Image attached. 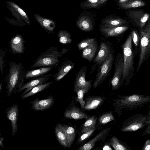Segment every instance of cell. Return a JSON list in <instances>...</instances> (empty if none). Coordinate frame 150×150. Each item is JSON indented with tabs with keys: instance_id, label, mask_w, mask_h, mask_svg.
<instances>
[{
	"instance_id": "obj_1",
	"label": "cell",
	"mask_w": 150,
	"mask_h": 150,
	"mask_svg": "<svg viewBox=\"0 0 150 150\" xmlns=\"http://www.w3.org/2000/svg\"><path fill=\"white\" fill-rule=\"evenodd\" d=\"M113 100V106L118 115L123 112L141 108L150 105V96L134 94L130 95H118Z\"/></svg>"
},
{
	"instance_id": "obj_2",
	"label": "cell",
	"mask_w": 150,
	"mask_h": 150,
	"mask_svg": "<svg viewBox=\"0 0 150 150\" xmlns=\"http://www.w3.org/2000/svg\"><path fill=\"white\" fill-rule=\"evenodd\" d=\"M25 72L21 63L10 62L8 72L6 76L7 96H10L13 93L16 94L24 83Z\"/></svg>"
},
{
	"instance_id": "obj_3",
	"label": "cell",
	"mask_w": 150,
	"mask_h": 150,
	"mask_svg": "<svg viewBox=\"0 0 150 150\" xmlns=\"http://www.w3.org/2000/svg\"><path fill=\"white\" fill-rule=\"evenodd\" d=\"M131 32L122 45L124 57V70L123 79L125 81V86L128 85L134 76L135 68L134 60L135 55L132 46Z\"/></svg>"
},
{
	"instance_id": "obj_4",
	"label": "cell",
	"mask_w": 150,
	"mask_h": 150,
	"mask_svg": "<svg viewBox=\"0 0 150 150\" xmlns=\"http://www.w3.org/2000/svg\"><path fill=\"white\" fill-rule=\"evenodd\" d=\"M69 50L68 49L62 48L59 52L57 47H51L38 56L30 68L56 67L60 62L58 58L63 56Z\"/></svg>"
},
{
	"instance_id": "obj_5",
	"label": "cell",
	"mask_w": 150,
	"mask_h": 150,
	"mask_svg": "<svg viewBox=\"0 0 150 150\" xmlns=\"http://www.w3.org/2000/svg\"><path fill=\"white\" fill-rule=\"evenodd\" d=\"M139 58L136 68L138 72L142 64L150 57V21L139 31Z\"/></svg>"
},
{
	"instance_id": "obj_6",
	"label": "cell",
	"mask_w": 150,
	"mask_h": 150,
	"mask_svg": "<svg viewBox=\"0 0 150 150\" xmlns=\"http://www.w3.org/2000/svg\"><path fill=\"white\" fill-rule=\"evenodd\" d=\"M147 115L137 114L130 116L125 120L122 125L120 130L123 132H133L148 126Z\"/></svg>"
},
{
	"instance_id": "obj_7",
	"label": "cell",
	"mask_w": 150,
	"mask_h": 150,
	"mask_svg": "<svg viewBox=\"0 0 150 150\" xmlns=\"http://www.w3.org/2000/svg\"><path fill=\"white\" fill-rule=\"evenodd\" d=\"M115 62V69L110 83L113 91L119 90L125 81L123 79L124 70V57L123 53L118 52Z\"/></svg>"
},
{
	"instance_id": "obj_8",
	"label": "cell",
	"mask_w": 150,
	"mask_h": 150,
	"mask_svg": "<svg viewBox=\"0 0 150 150\" xmlns=\"http://www.w3.org/2000/svg\"><path fill=\"white\" fill-rule=\"evenodd\" d=\"M114 51L113 50L106 59L100 65L98 70L93 87L96 88L105 79L111 70L114 61Z\"/></svg>"
},
{
	"instance_id": "obj_9",
	"label": "cell",
	"mask_w": 150,
	"mask_h": 150,
	"mask_svg": "<svg viewBox=\"0 0 150 150\" xmlns=\"http://www.w3.org/2000/svg\"><path fill=\"white\" fill-rule=\"evenodd\" d=\"M76 24L80 30L89 32L93 30L95 23L94 18L90 14L87 12H83L78 17Z\"/></svg>"
},
{
	"instance_id": "obj_10",
	"label": "cell",
	"mask_w": 150,
	"mask_h": 150,
	"mask_svg": "<svg viewBox=\"0 0 150 150\" xmlns=\"http://www.w3.org/2000/svg\"><path fill=\"white\" fill-rule=\"evenodd\" d=\"M87 70V67L83 66L80 69L77 73L74 85V91L76 93L81 89L91 87L92 81H86V80Z\"/></svg>"
},
{
	"instance_id": "obj_11",
	"label": "cell",
	"mask_w": 150,
	"mask_h": 150,
	"mask_svg": "<svg viewBox=\"0 0 150 150\" xmlns=\"http://www.w3.org/2000/svg\"><path fill=\"white\" fill-rule=\"evenodd\" d=\"M128 28V27L125 25L111 26L100 24L99 30L105 38H107L119 36L125 32Z\"/></svg>"
},
{
	"instance_id": "obj_12",
	"label": "cell",
	"mask_w": 150,
	"mask_h": 150,
	"mask_svg": "<svg viewBox=\"0 0 150 150\" xmlns=\"http://www.w3.org/2000/svg\"><path fill=\"white\" fill-rule=\"evenodd\" d=\"M63 116L65 119L75 120L86 119L90 116L76 105L74 102L71 103L66 108Z\"/></svg>"
},
{
	"instance_id": "obj_13",
	"label": "cell",
	"mask_w": 150,
	"mask_h": 150,
	"mask_svg": "<svg viewBox=\"0 0 150 150\" xmlns=\"http://www.w3.org/2000/svg\"><path fill=\"white\" fill-rule=\"evenodd\" d=\"M19 107V106L18 104L13 103L5 111L6 117L11 122L13 136L15 135L18 130L17 120L18 116Z\"/></svg>"
},
{
	"instance_id": "obj_14",
	"label": "cell",
	"mask_w": 150,
	"mask_h": 150,
	"mask_svg": "<svg viewBox=\"0 0 150 150\" xmlns=\"http://www.w3.org/2000/svg\"><path fill=\"white\" fill-rule=\"evenodd\" d=\"M52 74H44L34 79L25 83H24L21 87L17 91V92L18 93L25 89L20 96V98L23 95L28 92L34 87L46 83V82L50 77L52 76Z\"/></svg>"
},
{
	"instance_id": "obj_15",
	"label": "cell",
	"mask_w": 150,
	"mask_h": 150,
	"mask_svg": "<svg viewBox=\"0 0 150 150\" xmlns=\"http://www.w3.org/2000/svg\"><path fill=\"white\" fill-rule=\"evenodd\" d=\"M113 50L111 44L109 42H102L99 50L94 60V63L97 65H100Z\"/></svg>"
},
{
	"instance_id": "obj_16",
	"label": "cell",
	"mask_w": 150,
	"mask_h": 150,
	"mask_svg": "<svg viewBox=\"0 0 150 150\" xmlns=\"http://www.w3.org/2000/svg\"><path fill=\"white\" fill-rule=\"evenodd\" d=\"M54 103V99L52 95L48 96L44 99L39 100L38 97L30 103L32 105V109L35 111L46 110L52 107Z\"/></svg>"
},
{
	"instance_id": "obj_17",
	"label": "cell",
	"mask_w": 150,
	"mask_h": 150,
	"mask_svg": "<svg viewBox=\"0 0 150 150\" xmlns=\"http://www.w3.org/2000/svg\"><path fill=\"white\" fill-rule=\"evenodd\" d=\"M11 50L14 54H23L25 52V41L22 36L17 34L13 37L9 42Z\"/></svg>"
},
{
	"instance_id": "obj_18",
	"label": "cell",
	"mask_w": 150,
	"mask_h": 150,
	"mask_svg": "<svg viewBox=\"0 0 150 150\" xmlns=\"http://www.w3.org/2000/svg\"><path fill=\"white\" fill-rule=\"evenodd\" d=\"M111 128H108L102 129L97 135L88 142L77 149L78 150H90L95 146L96 142L104 141L109 134Z\"/></svg>"
},
{
	"instance_id": "obj_19",
	"label": "cell",
	"mask_w": 150,
	"mask_h": 150,
	"mask_svg": "<svg viewBox=\"0 0 150 150\" xmlns=\"http://www.w3.org/2000/svg\"><path fill=\"white\" fill-rule=\"evenodd\" d=\"M75 63L70 59L63 62L57 72L52 74L56 81H58L64 77L74 67Z\"/></svg>"
},
{
	"instance_id": "obj_20",
	"label": "cell",
	"mask_w": 150,
	"mask_h": 150,
	"mask_svg": "<svg viewBox=\"0 0 150 150\" xmlns=\"http://www.w3.org/2000/svg\"><path fill=\"white\" fill-rule=\"evenodd\" d=\"M105 98L101 96H91L84 100L85 103L83 109L86 110L96 109L102 105Z\"/></svg>"
},
{
	"instance_id": "obj_21",
	"label": "cell",
	"mask_w": 150,
	"mask_h": 150,
	"mask_svg": "<svg viewBox=\"0 0 150 150\" xmlns=\"http://www.w3.org/2000/svg\"><path fill=\"white\" fill-rule=\"evenodd\" d=\"M34 17L41 26L47 32L52 33L55 27V22L49 18L43 17L38 14H35Z\"/></svg>"
},
{
	"instance_id": "obj_22",
	"label": "cell",
	"mask_w": 150,
	"mask_h": 150,
	"mask_svg": "<svg viewBox=\"0 0 150 150\" xmlns=\"http://www.w3.org/2000/svg\"><path fill=\"white\" fill-rule=\"evenodd\" d=\"M55 133L57 139L60 144L64 147L70 148L66 132L62 124L60 123L56 125Z\"/></svg>"
},
{
	"instance_id": "obj_23",
	"label": "cell",
	"mask_w": 150,
	"mask_h": 150,
	"mask_svg": "<svg viewBox=\"0 0 150 150\" xmlns=\"http://www.w3.org/2000/svg\"><path fill=\"white\" fill-rule=\"evenodd\" d=\"M98 43L96 39L90 45L83 50L82 58L91 62L95 55Z\"/></svg>"
},
{
	"instance_id": "obj_24",
	"label": "cell",
	"mask_w": 150,
	"mask_h": 150,
	"mask_svg": "<svg viewBox=\"0 0 150 150\" xmlns=\"http://www.w3.org/2000/svg\"><path fill=\"white\" fill-rule=\"evenodd\" d=\"M52 67H43L39 68L31 69L25 71V79H29L40 76L49 72Z\"/></svg>"
},
{
	"instance_id": "obj_25",
	"label": "cell",
	"mask_w": 150,
	"mask_h": 150,
	"mask_svg": "<svg viewBox=\"0 0 150 150\" xmlns=\"http://www.w3.org/2000/svg\"><path fill=\"white\" fill-rule=\"evenodd\" d=\"M125 22L122 18L110 15L102 19L100 24L109 26H118L123 25Z\"/></svg>"
},
{
	"instance_id": "obj_26",
	"label": "cell",
	"mask_w": 150,
	"mask_h": 150,
	"mask_svg": "<svg viewBox=\"0 0 150 150\" xmlns=\"http://www.w3.org/2000/svg\"><path fill=\"white\" fill-rule=\"evenodd\" d=\"M107 144L112 146L115 150H131V148L125 142L113 136L108 141Z\"/></svg>"
},
{
	"instance_id": "obj_27",
	"label": "cell",
	"mask_w": 150,
	"mask_h": 150,
	"mask_svg": "<svg viewBox=\"0 0 150 150\" xmlns=\"http://www.w3.org/2000/svg\"><path fill=\"white\" fill-rule=\"evenodd\" d=\"M53 83V81H52L47 82L45 84L36 86L33 87L28 92L21 97L20 98L22 99H24L33 96L39 92L43 91L49 87Z\"/></svg>"
},
{
	"instance_id": "obj_28",
	"label": "cell",
	"mask_w": 150,
	"mask_h": 150,
	"mask_svg": "<svg viewBox=\"0 0 150 150\" xmlns=\"http://www.w3.org/2000/svg\"><path fill=\"white\" fill-rule=\"evenodd\" d=\"M6 3L12 7L19 15L21 19L29 25H30V22L26 13L18 5L10 1H6Z\"/></svg>"
},
{
	"instance_id": "obj_29",
	"label": "cell",
	"mask_w": 150,
	"mask_h": 150,
	"mask_svg": "<svg viewBox=\"0 0 150 150\" xmlns=\"http://www.w3.org/2000/svg\"><path fill=\"white\" fill-rule=\"evenodd\" d=\"M97 117L96 115L90 116L83 124L81 134L95 128Z\"/></svg>"
},
{
	"instance_id": "obj_30",
	"label": "cell",
	"mask_w": 150,
	"mask_h": 150,
	"mask_svg": "<svg viewBox=\"0 0 150 150\" xmlns=\"http://www.w3.org/2000/svg\"><path fill=\"white\" fill-rule=\"evenodd\" d=\"M67 135L70 147L72 145L76 137V131L72 126L64 124H62Z\"/></svg>"
},
{
	"instance_id": "obj_31",
	"label": "cell",
	"mask_w": 150,
	"mask_h": 150,
	"mask_svg": "<svg viewBox=\"0 0 150 150\" xmlns=\"http://www.w3.org/2000/svg\"><path fill=\"white\" fill-rule=\"evenodd\" d=\"M57 37L58 41L62 44H69L72 41L70 33L68 31L65 30H60L58 33Z\"/></svg>"
},
{
	"instance_id": "obj_32",
	"label": "cell",
	"mask_w": 150,
	"mask_h": 150,
	"mask_svg": "<svg viewBox=\"0 0 150 150\" xmlns=\"http://www.w3.org/2000/svg\"><path fill=\"white\" fill-rule=\"evenodd\" d=\"M115 120V117L111 111L103 113L99 116L98 119V124L100 125H105Z\"/></svg>"
},
{
	"instance_id": "obj_33",
	"label": "cell",
	"mask_w": 150,
	"mask_h": 150,
	"mask_svg": "<svg viewBox=\"0 0 150 150\" xmlns=\"http://www.w3.org/2000/svg\"><path fill=\"white\" fill-rule=\"evenodd\" d=\"M91 87L85 88L81 89L76 92L77 97L75 98V100L77 102H79L80 104L81 108L83 109L85 102L83 100L84 95L87 93L91 88Z\"/></svg>"
},
{
	"instance_id": "obj_34",
	"label": "cell",
	"mask_w": 150,
	"mask_h": 150,
	"mask_svg": "<svg viewBox=\"0 0 150 150\" xmlns=\"http://www.w3.org/2000/svg\"><path fill=\"white\" fill-rule=\"evenodd\" d=\"M145 5V3L141 0H134L128 1L126 3L119 5L123 8L128 9L141 7Z\"/></svg>"
},
{
	"instance_id": "obj_35",
	"label": "cell",
	"mask_w": 150,
	"mask_h": 150,
	"mask_svg": "<svg viewBox=\"0 0 150 150\" xmlns=\"http://www.w3.org/2000/svg\"><path fill=\"white\" fill-rule=\"evenodd\" d=\"M100 0H85L81 2L80 6L84 9H89L92 8H97Z\"/></svg>"
},
{
	"instance_id": "obj_36",
	"label": "cell",
	"mask_w": 150,
	"mask_h": 150,
	"mask_svg": "<svg viewBox=\"0 0 150 150\" xmlns=\"http://www.w3.org/2000/svg\"><path fill=\"white\" fill-rule=\"evenodd\" d=\"M132 40L134 45L135 49L134 52L136 54L139 50L140 42L139 34L137 31L133 30L131 32Z\"/></svg>"
},
{
	"instance_id": "obj_37",
	"label": "cell",
	"mask_w": 150,
	"mask_h": 150,
	"mask_svg": "<svg viewBox=\"0 0 150 150\" xmlns=\"http://www.w3.org/2000/svg\"><path fill=\"white\" fill-rule=\"evenodd\" d=\"M95 38H87L81 40L77 45L79 50H83L90 45L95 40Z\"/></svg>"
},
{
	"instance_id": "obj_38",
	"label": "cell",
	"mask_w": 150,
	"mask_h": 150,
	"mask_svg": "<svg viewBox=\"0 0 150 150\" xmlns=\"http://www.w3.org/2000/svg\"><path fill=\"white\" fill-rule=\"evenodd\" d=\"M95 130L96 128L82 133V134L78 138L77 141V143L79 144L83 142L91 135L95 131Z\"/></svg>"
},
{
	"instance_id": "obj_39",
	"label": "cell",
	"mask_w": 150,
	"mask_h": 150,
	"mask_svg": "<svg viewBox=\"0 0 150 150\" xmlns=\"http://www.w3.org/2000/svg\"><path fill=\"white\" fill-rule=\"evenodd\" d=\"M5 18L10 24L14 26H22L27 25L24 22H21L17 19H9L6 17H5Z\"/></svg>"
},
{
	"instance_id": "obj_40",
	"label": "cell",
	"mask_w": 150,
	"mask_h": 150,
	"mask_svg": "<svg viewBox=\"0 0 150 150\" xmlns=\"http://www.w3.org/2000/svg\"><path fill=\"white\" fill-rule=\"evenodd\" d=\"M5 52L1 49L0 50V69L1 74H3L4 66V57L5 56Z\"/></svg>"
},
{
	"instance_id": "obj_41",
	"label": "cell",
	"mask_w": 150,
	"mask_h": 150,
	"mask_svg": "<svg viewBox=\"0 0 150 150\" xmlns=\"http://www.w3.org/2000/svg\"><path fill=\"white\" fill-rule=\"evenodd\" d=\"M6 5L7 8L10 10L12 14L15 17L17 20L21 22H24L21 19L19 15L16 12L12 7L8 4H6Z\"/></svg>"
},
{
	"instance_id": "obj_42",
	"label": "cell",
	"mask_w": 150,
	"mask_h": 150,
	"mask_svg": "<svg viewBox=\"0 0 150 150\" xmlns=\"http://www.w3.org/2000/svg\"><path fill=\"white\" fill-rule=\"evenodd\" d=\"M142 150H150V139H149L145 141Z\"/></svg>"
},
{
	"instance_id": "obj_43",
	"label": "cell",
	"mask_w": 150,
	"mask_h": 150,
	"mask_svg": "<svg viewBox=\"0 0 150 150\" xmlns=\"http://www.w3.org/2000/svg\"><path fill=\"white\" fill-rule=\"evenodd\" d=\"M108 0H100L98 3L97 9H99L105 5Z\"/></svg>"
},
{
	"instance_id": "obj_44",
	"label": "cell",
	"mask_w": 150,
	"mask_h": 150,
	"mask_svg": "<svg viewBox=\"0 0 150 150\" xmlns=\"http://www.w3.org/2000/svg\"><path fill=\"white\" fill-rule=\"evenodd\" d=\"M148 117L147 118V120L149 122V125L147 126L146 129H150V112H149L147 114Z\"/></svg>"
},
{
	"instance_id": "obj_45",
	"label": "cell",
	"mask_w": 150,
	"mask_h": 150,
	"mask_svg": "<svg viewBox=\"0 0 150 150\" xmlns=\"http://www.w3.org/2000/svg\"><path fill=\"white\" fill-rule=\"evenodd\" d=\"M149 134H150V129H145V130L143 132L142 135L145 136Z\"/></svg>"
},
{
	"instance_id": "obj_46",
	"label": "cell",
	"mask_w": 150,
	"mask_h": 150,
	"mask_svg": "<svg viewBox=\"0 0 150 150\" xmlns=\"http://www.w3.org/2000/svg\"><path fill=\"white\" fill-rule=\"evenodd\" d=\"M4 139V137H0V146L2 148H3L4 147L3 142Z\"/></svg>"
},
{
	"instance_id": "obj_47",
	"label": "cell",
	"mask_w": 150,
	"mask_h": 150,
	"mask_svg": "<svg viewBox=\"0 0 150 150\" xmlns=\"http://www.w3.org/2000/svg\"><path fill=\"white\" fill-rule=\"evenodd\" d=\"M129 1L128 0H119L118 2L119 5L124 4L128 2Z\"/></svg>"
},
{
	"instance_id": "obj_48",
	"label": "cell",
	"mask_w": 150,
	"mask_h": 150,
	"mask_svg": "<svg viewBox=\"0 0 150 150\" xmlns=\"http://www.w3.org/2000/svg\"><path fill=\"white\" fill-rule=\"evenodd\" d=\"M110 146L109 145L107 144V145H106V146H104L103 149L104 150L111 149H109V148H111Z\"/></svg>"
},
{
	"instance_id": "obj_49",
	"label": "cell",
	"mask_w": 150,
	"mask_h": 150,
	"mask_svg": "<svg viewBox=\"0 0 150 150\" xmlns=\"http://www.w3.org/2000/svg\"><path fill=\"white\" fill-rule=\"evenodd\" d=\"M3 80L2 79H1V83L0 84V91L1 92V91L2 89V86H3Z\"/></svg>"
},
{
	"instance_id": "obj_50",
	"label": "cell",
	"mask_w": 150,
	"mask_h": 150,
	"mask_svg": "<svg viewBox=\"0 0 150 150\" xmlns=\"http://www.w3.org/2000/svg\"><path fill=\"white\" fill-rule=\"evenodd\" d=\"M149 112H150V105L149 106Z\"/></svg>"
}]
</instances>
